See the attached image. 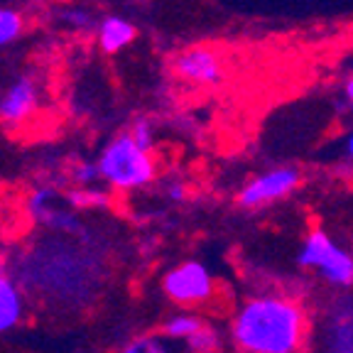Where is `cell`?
I'll list each match as a JSON object with an SVG mask.
<instances>
[{"label":"cell","instance_id":"1","mask_svg":"<svg viewBox=\"0 0 353 353\" xmlns=\"http://www.w3.org/2000/svg\"><path fill=\"white\" fill-rule=\"evenodd\" d=\"M231 339L243 353H299L309 339V314L287 294H253L236 309Z\"/></svg>","mask_w":353,"mask_h":353},{"label":"cell","instance_id":"2","mask_svg":"<svg viewBox=\"0 0 353 353\" xmlns=\"http://www.w3.org/2000/svg\"><path fill=\"white\" fill-rule=\"evenodd\" d=\"M294 263L302 270L314 272L326 285L336 290L353 287V253L321 228H314L304 236L294 255Z\"/></svg>","mask_w":353,"mask_h":353},{"label":"cell","instance_id":"3","mask_svg":"<svg viewBox=\"0 0 353 353\" xmlns=\"http://www.w3.org/2000/svg\"><path fill=\"white\" fill-rule=\"evenodd\" d=\"M101 179L116 189H140L154 179V162L150 152L138 148L130 132L110 140L99 157Z\"/></svg>","mask_w":353,"mask_h":353},{"label":"cell","instance_id":"4","mask_svg":"<svg viewBox=\"0 0 353 353\" xmlns=\"http://www.w3.org/2000/svg\"><path fill=\"white\" fill-rule=\"evenodd\" d=\"M162 290L167 299L182 307H199L209 302L216 292V282L211 270L199 260H184L174 265L165 277H162Z\"/></svg>","mask_w":353,"mask_h":353},{"label":"cell","instance_id":"5","mask_svg":"<svg viewBox=\"0 0 353 353\" xmlns=\"http://www.w3.org/2000/svg\"><path fill=\"white\" fill-rule=\"evenodd\" d=\"M299 179H302V174L294 167H275V170L263 172L238 192V206L258 211L263 206L282 201L299 187Z\"/></svg>","mask_w":353,"mask_h":353},{"label":"cell","instance_id":"6","mask_svg":"<svg viewBox=\"0 0 353 353\" xmlns=\"http://www.w3.org/2000/svg\"><path fill=\"white\" fill-rule=\"evenodd\" d=\"M319 353H353V294H336L324 309Z\"/></svg>","mask_w":353,"mask_h":353},{"label":"cell","instance_id":"7","mask_svg":"<svg viewBox=\"0 0 353 353\" xmlns=\"http://www.w3.org/2000/svg\"><path fill=\"white\" fill-rule=\"evenodd\" d=\"M174 72L194 83H219L223 79V59L206 47H192L174 59Z\"/></svg>","mask_w":353,"mask_h":353},{"label":"cell","instance_id":"8","mask_svg":"<svg viewBox=\"0 0 353 353\" xmlns=\"http://www.w3.org/2000/svg\"><path fill=\"white\" fill-rule=\"evenodd\" d=\"M37 101H39L37 83H34L30 77L17 79V81L6 91V96L0 99V121L10 123V125L25 121V118L34 110Z\"/></svg>","mask_w":353,"mask_h":353},{"label":"cell","instance_id":"9","mask_svg":"<svg viewBox=\"0 0 353 353\" xmlns=\"http://www.w3.org/2000/svg\"><path fill=\"white\" fill-rule=\"evenodd\" d=\"M22 312H25V299L20 287L8 270L6 260L0 258V334L15 329L22 319Z\"/></svg>","mask_w":353,"mask_h":353},{"label":"cell","instance_id":"10","mask_svg":"<svg viewBox=\"0 0 353 353\" xmlns=\"http://www.w3.org/2000/svg\"><path fill=\"white\" fill-rule=\"evenodd\" d=\"M132 39H135V28H132L128 20H123V17L110 15L101 22L99 42L105 52H110V54H113V52H121L123 47H128V44L132 42Z\"/></svg>","mask_w":353,"mask_h":353},{"label":"cell","instance_id":"11","mask_svg":"<svg viewBox=\"0 0 353 353\" xmlns=\"http://www.w3.org/2000/svg\"><path fill=\"white\" fill-rule=\"evenodd\" d=\"M34 221H39L42 226L52 228V231L57 233H77V236H81L83 233V226H81V221H79L77 214H72V211H61L57 209L54 204H47L42 206V209H37L34 214H30Z\"/></svg>","mask_w":353,"mask_h":353},{"label":"cell","instance_id":"12","mask_svg":"<svg viewBox=\"0 0 353 353\" xmlns=\"http://www.w3.org/2000/svg\"><path fill=\"white\" fill-rule=\"evenodd\" d=\"M204 326H206V321L199 314H192V312H176V314H172L165 319L162 334H165V339H172V341L187 343L189 339L196 336Z\"/></svg>","mask_w":353,"mask_h":353},{"label":"cell","instance_id":"13","mask_svg":"<svg viewBox=\"0 0 353 353\" xmlns=\"http://www.w3.org/2000/svg\"><path fill=\"white\" fill-rule=\"evenodd\" d=\"M184 346H187L189 353H216L221 348V334L216 326H211L209 321H206L204 329L199 331L196 336L189 339Z\"/></svg>","mask_w":353,"mask_h":353},{"label":"cell","instance_id":"14","mask_svg":"<svg viewBox=\"0 0 353 353\" xmlns=\"http://www.w3.org/2000/svg\"><path fill=\"white\" fill-rule=\"evenodd\" d=\"M118 353H170V343L162 336H135L128 343H123Z\"/></svg>","mask_w":353,"mask_h":353},{"label":"cell","instance_id":"15","mask_svg":"<svg viewBox=\"0 0 353 353\" xmlns=\"http://www.w3.org/2000/svg\"><path fill=\"white\" fill-rule=\"evenodd\" d=\"M22 32V17L20 12L10 10V8H0V47L10 44Z\"/></svg>","mask_w":353,"mask_h":353},{"label":"cell","instance_id":"16","mask_svg":"<svg viewBox=\"0 0 353 353\" xmlns=\"http://www.w3.org/2000/svg\"><path fill=\"white\" fill-rule=\"evenodd\" d=\"M108 201L103 192H91V189H83V192H72L69 194V204L79 206V209H91V206H103Z\"/></svg>","mask_w":353,"mask_h":353},{"label":"cell","instance_id":"17","mask_svg":"<svg viewBox=\"0 0 353 353\" xmlns=\"http://www.w3.org/2000/svg\"><path fill=\"white\" fill-rule=\"evenodd\" d=\"M132 140L138 143V148H143L145 152H152L154 148V138H152V128H150V123L145 121V118H140V121L132 123V130H130Z\"/></svg>","mask_w":353,"mask_h":353},{"label":"cell","instance_id":"18","mask_svg":"<svg viewBox=\"0 0 353 353\" xmlns=\"http://www.w3.org/2000/svg\"><path fill=\"white\" fill-rule=\"evenodd\" d=\"M72 176L77 179L79 184H91V182H96V179L101 176L99 162H79V165L74 167Z\"/></svg>","mask_w":353,"mask_h":353},{"label":"cell","instance_id":"19","mask_svg":"<svg viewBox=\"0 0 353 353\" xmlns=\"http://www.w3.org/2000/svg\"><path fill=\"white\" fill-rule=\"evenodd\" d=\"M61 20L72 22L77 28H91V15L86 10H79V8H69V10L61 12Z\"/></svg>","mask_w":353,"mask_h":353},{"label":"cell","instance_id":"20","mask_svg":"<svg viewBox=\"0 0 353 353\" xmlns=\"http://www.w3.org/2000/svg\"><path fill=\"white\" fill-rule=\"evenodd\" d=\"M167 194H170V199H174V201H182V199H184V187H182L179 182H176V184H170Z\"/></svg>","mask_w":353,"mask_h":353},{"label":"cell","instance_id":"21","mask_svg":"<svg viewBox=\"0 0 353 353\" xmlns=\"http://www.w3.org/2000/svg\"><path fill=\"white\" fill-rule=\"evenodd\" d=\"M346 152H348V157L353 160V132L348 135V143H346Z\"/></svg>","mask_w":353,"mask_h":353},{"label":"cell","instance_id":"22","mask_svg":"<svg viewBox=\"0 0 353 353\" xmlns=\"http://www.w3.org/2000/svg\"><path fill=\"white\" fill-rule=\"evenodd\" d=\"M346 96H348V101H351V105H353V79L346 83Z\"/></svg>","mask_w":353,"mask_h":353}]
</instances>
